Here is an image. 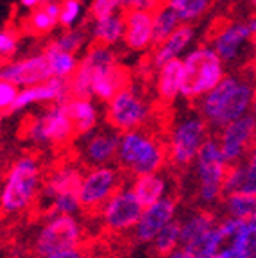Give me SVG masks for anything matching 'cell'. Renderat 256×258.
I'll list each match as a JSON object with an SVG mask.
<instances>
[{"label":"cell","mask_w":256,"mask_h":258,"mask_svg":"<svg viewBox=\"0 0 256 258\" xmlns=\"http://www.w3.org/2000/svg\"><path fill=\"white\" fill-rule=\"evenodd\" d=\"M213 258H229L228 254H224V253H219V254H215Z\"/></svg>","instance_id":"cell-46"},{"label":"cell","mask_w":256,"mask_h":258,"mask_svg":"<svg viewBox=\"0 0 256 258\" xmlns=\"http://www.w3.org/2000/svg\"><path fill=\"white\" fill-rule=\"evenodd\" d=\"M249 6H251V8L256 11V0H249Z\"/></svg>","instance_id":"cell-47"},{"label":"cell","mask_w":256,"mask_h":258,"mask_svg":"<svg viewBox=\"0 0 256 258\" xmlns=\"http://www.w3.org/2000/svg\"><path fill=\"white\" fill-rule=\"evenodd\" d=\"M254 258H256V256H254Z\"/></svg>","instance_id":"cell-51"},{"label":"cell","mask_w":256,"mask_h":258,"mask_svg":"<svg viewBox=\"0 0 256 258\" xmlns=\"http://www.w3.org/2000/svg\"><path fill=\"white\" fill-rule=\"evenodd\" d=\"M252 113H254V117H256V99H254V104H252V109H251Z\"/></svg>","instance_id":"cell-48"},{"label":"cell","mask_w":256,"mask_h":258,"mask_svg":"<svg viewBox=\"0 0 256 258\" xmlns=\"http://www.w3.org/2000/svg\"><path fill=\"white\" fill-rule=\"evenodd\" d=\"M50 57V64H52L54 77H61V79H68L77 72L79 69V57L74 52H67V50H61V48L54 47L52 43H48V47L45 48Z\"/></svg>","instance_id":"cell-32"},{"label":"cell","mask_w":256,"mask_h":258,"mask_svg":"<svg viewBox=\"0 0 256 258\" xmlns=\"http://www.w3.org/2000/svg\"><path fill=\"white\" fill-rule=\"evenodd\" d=\"M18 93H20V86L11 83V81L2 79V83H0V108H2V111L11 113Z\"/></svg>","instance_id":"cell-40"},{"label":"cell","mask_w":256,"mask_h":258,"mask_svg":"<svg viewBox=\"0 0 256 258\" xmlns=\"http://www.w3.org/2000/svg\"><path fill=\"white\" fill-rule=\"evenodd\" d=\"M152 253L158 258H167L176 249L181 247V224L177 219H174L170 224H167L160 233L151 242Z\"/></svg>","instance_id":"cell-31"},{"label":"cell","mask_w":256,"mask_h":258,"mask_svg":"<svg viewBox=\"0 0 256 258\" xmlns=\"http://www.w3.org/2000/svg\"><path fill=\"white\" fill-rule=\"evenodd\" d=\"M168 161L167 144L145 129H133L120 135L116 163L127 176L160 172Z\"/></svg>","instance_id":"cell-4"},{"label":"cell","mask_w":256,"mask_h":258,"mask_svg":"<svg viewBox=\"0 0 256 258\" xmlns=\"http://www.w3.org/2000/svg\"><path fill=\"white\" fill-rule=\"evenodd\" d=\"M129 83V74L127 70L122 67L120 63L108 69L104 72L97 74L92 81V97L100 102L108 104L116 93L120 92L122 88H125Z\"/></svg>","instance_id":"cell-27"},{"label":"cell","mask_w":256,"mask_h":258,"mask_svg":"<svg viewBox=\"0 0 256 258\" xmlns=\"http://www.w3.org/2000/svg\"><path fill=\"white\" fill-rule=\"evenodd\" d=\"M59 13L61 4L54 0H47L40 8L32 9L24 22L25 32L32 36H45L50 34L56 27H59Z\"/></svg>","instance_id":"cell-28"},{"label":"cell","mask_w":256,"mask_h":258,"mask_svg":"<svg viewBox=\"0 0 256 258\" xmlns=\"http://www.w3.org/2000/svg\"><path fill=\"white\" fill-rule=\"evenodd\" d=\"M152 115L154 109L149 99L131 85L122 88L106 106V122L120 133L144 129L152 120Z\"/></svg>","instance_id":"cell-10"},{"label":"cell","mask_w":256,"mask_h":258,"mask_svg":"<svg viewBox=\"0 0 256 258\" xmlns=\"http://www.w3.org/2000/svg\"><path fill=\"white\" fill-rule=\"evenodd\" d=\"M24 137L38 147H63L77 137L65 102L50 104L24 122Z\"/></svg>","instance_id":"cell-8"},{"label":"cell","mask_w":256,"mask_h":258,"mask_svg":"<svg viewBox=\"0 0 256 258\" xmlns=\"http://www.w3.org/2000/svg\"><path fill=\"white\" fill-rule=\"evenodd\" d=\"M156 72V93L161 102H174L181 97L184 79L183 57L172 59L168 63L158 67Z\"/></svg>","instance_id":"cell-23"},{"label":"cell","mask_w":256,"mask_h":258,"mask_svg":"<svg viewBox=\"0 0 256 258\" xmlns=\"http://www.w3.org/2000/svg\"><path fill=\"white\" fill-rule=\"evenodd\" d=\"M220 244H222V240H220L219 228L215 226L212 231L194 240L188 246H184V249L188 251L194 258H213L215 254L220 253Z\"/></svg>","instance_id":"cell-35"},{"label":"cell","mask_w":256,"mask_h":258,"mask_svg":"<svg viewBox=\"0 0 256 258\" xmlns=\"http://www.w3.org/2000/svg\"><path fill=\"white\" fill-rule=\"evenodd\" d=\"M124 45L133 52H144L154 45V15L144 9H125Z\"/></svg>","instance_id":"cell-20"},{"label":"cell","mask_w":256,"mask_h":258,"mask_svg":"<svg viewBox=\"0 0 256 258\" xmlns=\"http://www.w3.org/2000/svg\"><path fill=\"white\" fill-rule=\"evenodd\" d=\"M84 2H86V0H84Z\"/></svg>","instance_id":"cell-50"},{"label":"cell","mask_w":256,"mask_h":258,"mask_svg":"<svg viewBox=\"0 0 256 258\" xmlns=\"http://www.w3.org/2000/svg\"><path fill=\"white\" fill-rule=\"evenodd\" d=\"M181 224V247L188 246L194 240L201 238L208 231H212L219 221L217 215L212 212V208H203L199 206L194 212H188L183 219H179Z\"/></svg>","instance_id":"cell-25"},{"label":"cell","mask_w":256,"mask_h":258,"mask_svg":"<svg viewBox=\"0 0 256 258\" xmlns=\"http://www.w3.org/2000/svg\"><path fill=\"white\" fill-rule=\"evenodd\" d=\"M125 0H92L90 2V15L92 18H102V16L115 15L124 9Z\"/></svg>","instance_id":"cell-39"},{"label":"cell","mask_w":256,"mask_h":258,"mask_svg":"<svg viewBox=\"0 0 256 258\" xmlns=\"http://www.w3.org/2000/svg\"><path fill=\"white\" fill-rule=\"evenodd\" d=\"M84 228L76 215L54 214L43 217L32 235L31 249L36 254H54L81 247Z\"/></svg>","instance_id":"cell-9"},{"label":"cell","mask_w":256,"mask_h":258,"mask_svg":"<svg viewBox=\"0 0 256 258\" xmlns=\"http://www.w3.org/2000/svg\"><path fill=\"white\" fill-rule=\"evenodd\" d=\"M131 188L144 206H151L154 203L161 201L163 198H167V196H170L168 179L161 174V170L160 172L135 176L131 179Z\"/></svg>","instance_id":"cell-24"},{"label":"cell","mask_w":256,"mask_h":258,"mask_svg":"<svg viewBox=\"0 0 256 258\" xmlns=\"http://www.w3.org/2000/svg\"><path fill=\"white\" fill-rule=\"evenodd\" d=\"M256 86L244 76H226L219 85L197 101V111L215 131L252 109Z\"/></svg>","instance_id":"cell-2"},{"label":"cell","mask_w":256,"mask_h":258,"mask_svg":"<svg viewBox=\"0 0 256 258\" xmlns=\"http://www.w3.org/2000/svg\"><path fill=\"white\" fill-rule=\"evenodd\" d=\"M84 0H63L59 13V27L74 29L79 27L84 20Z\"/></svg>","instance_id":"cell-36"},{"label":"cell","mask_w":256,"mask_h":258,"mask_svg":"<svg viewBox=\"0 0 256 258\" xmlns=\"http://www.w3.org/2000/svg\"><path fill=\"white\" fill-rule=\"evenodd\" d=\"M50 43H52L54 47L61 48V50L77 54L81 48L84 47V43H86V32L79 27L65 29V31L59 32V34H57Z\"/></svg>","instance_id":"cell-37"},{"label":"cell","mask_w":256,"mask_h":258,"mask_svg":"<svg viewBox=\"0 0 256 258\" xmlns=\"http://www.w3.org/2000/svg\"><path fill=\"white\" fill-rule=\"evenodd\" d=\"M120 135L116 129H99L83 137H77V154L84 167H102L111 165L116 161Z\"/></svg>","instance_id":"cell-17"},{"label":"cell","mask_w":256,"mask_h":258,"mask_svg":"<svg viewBox=\"0 0 256 258\" xmlns=\"http://www.w3.org/2000/svg\"><path fill=\"white\" fill-rule=\"evenodd\" d=\"M196 179V199L203 208H212L224 198V185L229 163L220 149L219 138L210 137L204 142L192 165Z\"/></svg>","instance_id":"cell-5"},{"label":"cell","mask_w":256,"mask_h":258,"mask_svg":"<svg viewBox=\"0 0 256 258\" xmlns=\"http://www.w3.org/2000/svg\"><path fill=\"white\" fill-rule=\"evenodd\" d=\"M122 185H124L122 169L115 167L113 163L102 167H90L88 170H84L83 183L79 188L81 208L88 214H97Z\"/></svg>","instance_id":"cell-12"},{"label":"cell","mask_w":256,"mask_h":258,"mask_svg":"<svg viewBox=\"0 0 256 258\" xmlns=\"http://www.w3.org/2000/svg\"><path fill=\"white\" fill-rule=\"evenodd\" d=\"M177 199L174 196H167L161 201L151 206H145L140 219L133 228V238L138 244H151L165 226L176 219Z\"/></svg>","instance_id":"cell-18"},{"label":"cell","mask_w":256,"mask_h":258,"mask_svg":"<svg viewBox=\"0 0 256 258\" xmlns=\"http://www.w3.org/2000/svg\"><path fill=\"white\" fill-rule=\"evenodd\" d=\"M210 129L212 127L199 111L177 117L167 138L168 163L176 169L192 167L204 142L210 138Z\"/></svg>","instance_id":"cell-7"},{"label":"cell","mask_w":256,"mask_h":258,"mask_svg":"<svg viewBox=\"0 0 256 258\" xmlns=\"http://www.w3.org/2000/svg\"><path fill=\"white\" fill-rule=\"evenodd\" d=\"M167 258H194V256L188 253V251L184 249V247H179V249H176L172 254H168Z\"/></svg>","instance_id":"cell-44"},{"label":"cell","mask_w":256,"mask_h":258,"mask_svg":"<svg viewBox=\"0 0 256 258\" xmlns=\"http://www.w3.org/2000/svg\"><path fill=\"white\" fill-rule=\"evenodd\" d=\"M220 205L228 217L249 221L256 212V196L245 192H228L224 194Z\"/></svg>","instance_id":"cell-29"},{"label":"cell","mask_w":256,"mask_h":258,"mask_svg":"<svg viewBox=\"0 0 256 258\" xmlns=\"http://www.w3.org/2000/svg\"><path fill=\"white\" fill-rule=\"evenodd\" d=\"M249 222H251V224H252V228H254V230H256V212H254V215H252V217L249 219Z\"/></svg>","instance_id":"cell-45"},{"label":"cell","mask_w":256,"mask_h":258,"mask_svg":"<svg viewBox=\"0 0 256 258\" xmlns=\"http://www.w3.org/2000/svg\"><path fill=\"white\" fill-rule=\"evenodd\" d=\"M219 144L229 165L244 161L256 147V117L249 111L219 129Z\"/></svg>","instance_id":"cell-14"},{"label":"cell","mask_w":256,"mask_h":258,"mask_svg":"<svg viewBox=\"0 0 256 258\" xmlns=\"http://www.w3.org/2000/svg\"><path fill=\"white\" fill-rule=\"evenodd\" d=\"M154 45L161 43L163 40H167L183 22L179 20V16L176 15V11L172 9V6L168 4L167 0L161 2L154 11Z\"/></svg>","instance_id":"cell-30"},{"label":"cell","mask_w":256,"mask_h":258,"mask_svg":"<svg viewBox=\"0 0 256 258\" xmlns=\"http://www.w3.org/2000/svg\"><path fill=\"white\" fill-rule=\"evenodd\" d=\"M29 258H88L86 256V251L83 247H74V249L68 251H61V253H54V254H32Z\"/></svg>","instance_id":"cell-41"},{"label":"cell","mask_w":256,"mask_h":258,"mask_svg":"<svg viewBox=\"0 0 256 258\" xmlns=\"http://www.w3.org/2000/svg\"><path fill=\"white\" fill-rule=\"evenodd\" d=\"M256 43V15L245 20H231L217 27L210 45L226 64H238Z\"/></svg>","instance_id":"cell-11"},{"label":"cell","mask_w":256,"mask_h":258,"mask_svg":"<svg viewBox=\"0 0 256 258\" xmlns=\"http://www.w3.org/2000/svg\"><path fill=\"white\" fill-rule=\"evenodd\" d=\"M118 64V56L115 48L109 45L95 43L83 54L79 69L70 77V92L72 97H92V81L97 74L113 69ZM93 99V97H92Z\"/></svg>","instance_id":"cell-15"},{"label":"cell","mask_w":256,"mask_h":258,"mask_svg":"<svg viewBox=\"0 0 256 258\" xmlns=\"http://www.w3.org/2000/svg\"><path fill=\"white\" fill-rule=\"evenodd\" d=\"M145 206L138 201L131 185H122L97 212L100 224L108 233H127L133 231Z\"/></svg>","instance_id":"cell-13"},{"label":"cell","mask_w":256,"mask_h":258,"mask_svg":"<svg viewBox=\"0 0 256 258\" xmlns=\"http://www.w3.org/2000/svg\"><path fill=\"white\" fill-rule=\"evenodd\" d=\"M0 77L11 81L20 88H25V86H34L48 81L50 77H54V70L47 50H40L24 57H13L9 61H4Z\"/></svg>","instance_id":"cell-16"},{"label":"cell","mask_w":256,"mask_h":258,"mask_svg":"<svg viewBox=\"0 0 256 258\" xmlns=\"http://www.w3.org/2000/svg\"><path fill=\"white\" fill-rule=\"evenodd\" d=\"M229 258H254L256 256V230L249 221L236 233L228 249Z\"/></svg>","instance_id":"cell-33"},{"label":"cell","mask_w":256,"mask_h":258,"mask_svg":"<svg viewBox=\"0 0 256 258\" xmlns=\"http://www.w3.org/2000/svg\"><path fill=\"white\" fill-rule=\"evenodd\" d=\"M45 181V170L36 154L24 153L9 163L4 174L0 206L6 217H20L36 208Z\"/></svg>","instance_id":"cell-1"},{"label":"cell","mask_w":256,"mask_h":258,"mask_svg":"<svg viewBox=\"0 0 256 258\" xmlns=\"http://www.w3.org/2000/svg\"><path fill=\"white\" fill-rule=\"evenodd\" d=\"M18 47H20V40H18V34H16L15 29H2V32H0V56H2V59H13L15 54L18 52Z\"/></svg>","instance_id":"cell-38"},{"label":"cell","mask_w":256,"mask_h":258,"mask_svg":"<svg viewBox=\"0 0 256 258\" xmlns=\"http://www.w3.org/2000/svg\"><path fill=\"white\" fill-rule=\"evenodd\" d=\"M54 2H59V4H61V2H63V0H54Z\"/></svg>","instance_id":"cell-49"},{"label":"cell","mask_w":256,"mask_h":258,"mask_svg":"<svg viewBox=\"0 0 256 258\" xmlns=\"http://www.w3.org/2000/svg\"><path fill=\"white\" fill-rule=\"evenodd\" d=\"M183 24H196L212 8V0H167Z\"/></svg>","instance_id":"cell-34"},{"label":"cell","mask_w":256,"mask_h":258,"mask_svg":"<svg viewBox=\"0 0 256 258\" xmlns=\"http://www.w3.org/2000/svg\"><path fill=\"white\" fill-rule=\"evenodd\" d=\"M70 97H72L70 81L61 79V77H50L40 85L20 88L11 113L25 111L36 104H61V102H67Z\"/></svg>","instance_id":"cell-19"},{"label":"cell","mask_w":256,"mask_h":258,"mask_svg":"<svg viewBox=\"0 0 256 258\" xmlns=\"http://www.w3.org/2000/svg\"><path fill=\"white\" fill-rule=\"evenodd\" d=\"M65 108L72 118L77 137L88 135L99 127L100 111L95 102L92 101V97H70L65 102Z\"/></svg>","instance_id":"cell-22"},{"label":"cell","mask_w":256,"mask_h":258,"mask_svg":"<svg viewBox=\"0 0 256 258\" xmlns=\"http://www.w3.org/2000/svg\"><path fill=\"white\" fill-rule=\"evenodd\" d=\"M194 40H196V27H194V24H181L167 40L154 45L152 64L158 69V67L168 63V61L183 57L192 48Z\"/></svg>","instance_id":"cell-21"},{"label":"cell","mask_w":256,"mask_h":258,"mask_svg":"<svg viewBox=\"0 0 256 258\" xmlns=\"http://www.w3.org/2000/svg\"><path fill=\"white\" fill-rule=\"evenodd\" d=\"M92 41L100 45L115 47L116 43H124L125 36V16L122 13L93 18L88 31Z\"/></svg>","instance_id":"cell-26"},{"label":"cell","mask_w":256,"mask_h":258,"mask_svg":"<svg viewBox=\"0 0 256 258\" xmlns=\"http://www.w3.org/2000/svg\"><path fill=\"white\" fill-rule=\"evenodd\" d=\"M184 79L181 97L186 101H199L224 79L226 63L220 59L212 45H197L183 56Z\"/></svg>","instance_id":"cell-6"},{"label":"cell","mask_w":256,"mask_h":258,"mask_svg":"<svg viewBox=\"0 0 256 258\" xmlns=\"http://www.w3.org/2000/svg\"><path fill=\"white\" fill-rule=\"evenodd\" d=\"M161 0H125L124 9H144V11H154Z\"/></svg>","instance_id":"cell-42"},{"label":"cell","mask_w":256,"mask_h":258,"mask_svg":"<svg viewBox=\"0 0 256 258\" xmlns=\"http://www.w3.org/2000/svg\"><path fill=\"white\" fill-rule=\"evenodd\" d=\"M45 2H47V0H20V8L32 11V9L40 8V6H41V4H45Z\"/></svg>","instance_id":"cell-43"},{"label":"cell","mask_w":256,"mask_h":258,"mask_svg":"<svg viewBox=\"0 0 256 258\" xmlns=\"http://www.w3.org/2000/svg\"><path fill=\"white\" fill-rule=\"evenodd\" d=\"M83 177V169L76 163L70 161L57 163L45 176L43 188L34 212H41L45 217L54 214L76 215L77 212H81L83 208H81L79 188Z\"/></svg>","instance_id":"cell-3"}]
</instances>
